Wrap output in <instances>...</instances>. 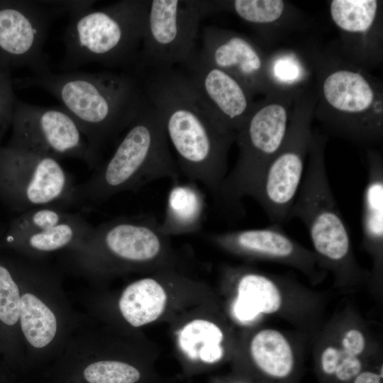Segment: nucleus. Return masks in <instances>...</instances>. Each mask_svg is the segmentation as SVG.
<instances>
[{
	"instance_id": "obj_3",
	"label": "nucleus",
	"mask_w": 383,
	"mask_h": 383,
	"mask_svg": "<svg viewBox=\"0 0 383 383\" xmlns=\"http://www.w3.org/2000/svg\"><path fill=\"white\" fill-rule=\"evenodd\" d=\"M109 159L75 187L73 204L94 205L159 179H179L160 114L145 96Z\"/></svg>"
},
{
	"instance_id": "obj_21",
	"label": "nucleus",
	"mask_w": 383,
	"mask_h": 383,
	"mask_svg": "<svg viewBox=\"0 0 383 383\" xmlns=\"http://www.w3.org/2000/svg\"><path fill=\"white\" fill-rule=\"evenodd\" d=\"M237 299L234 314L240 321L248 322L262 314H273L283 303L278 282L272 277L253 270L235 271Z\"/></svg>"
},
{
	"instance_id": "obj_17",
	"label": "nucleus",
	"mask_w": 383,
	"mask_h": 383,
	"mask_svg": "<svg viewBox=\"0 0 383 383\" xmlns=\"http://www.w3.org/2000/svg\"><path fill=\"white\" fill-rule=\"evenodd\" d=\"M209 238L231 252L288 263L309 274H312L317 260L315 254L292 239L279 224L213 233Z\"/></svg>"
},
{
	"instance_id": "obj_19",
	"label": "nucleus",
	"mask_w": 383,
	"mask_h": 383,
	"mask_svg": "<svg viewBox=\"0 0 383 383\" xmlns=\"http://www.w3.org/2000/svg\"><path fill=\"white\" fill-rule=\"evenodd\" d=\"M367 182L362 196V231L365 248L379 272L383 246V160L374 149L367 152Z\"/></svg>"
},
{
	"instance_id": "obj_8",
	"label": "nucleus",
	"mask_w": 383,
	"mask_h": 383,
	"mask_svg": "<svg viewBox=\"0 0 383 383\" xmlns=\"http://www.w3.org/2000/svg\"><path fill=\"white\" fill-rule=\"evenodd\" d=\"M316 101L315 93L298 91L286 140L249 196L261 206L272 224L282 225L289 220L312 140Z\"/></svg>"
},
{
	"instance_id": "obj_4",
	"label": "nucleus",
	"mask_w": 383,
	"mask_h": 383,
	"mask_svg": "<svg viewBox=\"0 0 383 383\" xmlns=\"http://www.w3.org/2000/svg\"><path fill=\"white\" fill-rule=\"evenodd\" d=\"M150 0H122L70 14L60 68L90 63L133 70L140 50Z\"/></svg>"
},
{
	"instance_id": "obj_5",
	"label": "nucleus",
	"mask_w": 383,
	"mask_h": 383,
	"mask_svg": "<svg viewBox=\"0 0 383 383\" xmlns=\"http://www.w3.org/2000/svg\"><path fill=\"white\" fill-rule=\"evenodd\" d=\"M323 65L313 116L339 137L357 144L379 143L383 135L379 82L353 65L332 61Z\"/></svg>"
},
{
	"instance_id": "obj_31",
	"label": "nucleus",
	"mask_w": 383,
	"mask_h": 383,
	"mask_svg": "<svg viewBox=\"0 0 383 383\" xmlns=\"http://www.w3.org/2000/svg\"><path fill=\"white\" fill-rule=\"evenodd\" d=\"M382 376L378 372L363 370L361 371L350 383H382Z\"/></svg>"
},
{
	"instance_id": "obj_2",
	"label": "nucleus",
	"mask_w": 383,
	"mask_h": 383,
	"mask_svg": "<svg viewBox=\"0 0 383 383\" xmlns=\"http://www.w3.org/2000/svg\"><path fill=\"white\" fill-rule=\"evenodd\" d=\"M16 84L40 88L61 103L86 137L97 167L104 145L126 129L145 99L138 78L131 70H50L18 79Z\"/></svg>"
},
{
	"instance_id": "obj_13",
	"label": "nucleus",
	"mask_w": 383,
	"mask_h": 383,
	"mask_svg": "<svg viewBox=\"0 0 383 383\" xmlns=\"http://www.w3.org/2000/svg\"><path fill=\"white\" fill-rule=\"evenodd\" d=\"M13 135L8 148L57 160L75 158L96 168L86 137L62 107H46L16 99Z\"/></svg>"
},
{
	"instance_id": "obj_32",
	"label": "nucleus",
	"mask_w": 383,
	"mask_h": 383,
	"mask_svg": "<svg viewBox=\"0 0 383 383\" xmlns=\"http://www.w3.org/2000/svg\"><path fill=\"white\" fill-rule=\"evenodd\" d=\"M0 135H1V134H0Z\"/></svg>"
},
{
	"instance_id": "obj_26",
	"label": "nucleus",
	"mask_w": 383,
	"mask_h": 383,
	"mask_svg": "<svg viewBox=\"0 0 383 383\" xmlns=\"http://www.w3.org/2000/svg\"><path fill=\"white\" fill-rule=\"evenodd\" d=\"M216 11H233L243 21L256 26L274 24L285 16L287 8L282 0H235L216 1Z\"/></svg>"
},
{
	"instance_id": "obj_7",
	"label": "nucleus",
	"mask_w": 383,
	"mask_h": 383,
	"mask_svg": "<svg viewBox=\"0 0 383 383\" xmlns=\"http://www.w3.org/2000/svg\"><path fill=\"white\" fill-rule=\"evenodd\" d=\"M299 91L275 90L255 103L245 123L236 133L237 160L228 172L219 196L232 209H240L268 164L282 147L290 126Z\"/></svg>"
},
{
	"instance_id": "obj_6",
	"label": "nucleus",
	"mask_w": 383,
	"mask_h": 383,
	"mask_svg": "<svg viewBox=\"0 0 383 383\" xmlns=\"http://www.w3.org/2000/svg\"><path fill=\"white\" fill-rule=\"evenodd\" d=\"M327 138L313 132L302 182L289 213L306 228L317 259L340 277L358 275L352 240L331 189L325 162Z\"/></svg>"
},
{
	"instance_id": "obj_1",
	"label": "nucleus",
	"mask_w": 383,
	"mask_h": 383,
	"mask_svg": "<svg viewBox=\"0 0 383 383\" xmlns=\"http://www.w3.org/2000/svg\"><path fill=\"white\" fill-rule=\"evenodd\" d=\"M133 72L160 116L179 172L219 196L236 135L225 130L205 107L179 67Z\"/></svg>"
},
{
	"instance_id": "obj_14",
	"label": "nucleus",
	"mask_w": 383,
	"mask_h": 383,
	"mask_svg": "<svg viewBox=\"0 0 383 383\" xmlns=\"http://www.w3.org/2000/svg\"><path fill=\"white\" fill-rule=\"evenodd\" d=\"M177 67L221 126L236 135L255 105L250 91L234 77L206 61L198 50Z\"/></svg>"
},
{
	"instance_id": "obj_15",
	"label": "nucleus",
	"mask_w": 383,
	"mask_h": 383,
	"mask_svg": "<svg viewBox=\"0 0 383 383\" xmlns=\"http://www.w3.org/2000/svg\"><path fill=\"white\" fill-rule=\"evenodd\" d=\"M91 225L82 214L57 206H42L25 211L12 224L7 240L33 253L76 248Z\"/></svg>"
},
{
	"instance_id": "obj_28",
	"label": "nucleus",
	"mask_w": 383,
	"mask_h": 383,
	"mask_svg": "<svg viewBox=\"0 0 383 383\" xmlns=\"http://www.w3.org/2000/svg\"><path fill=\"white\" fill-rule=\"evenodd\" d=\"M83 377L88 383H138L142 372L135 366L118 360H100L85 367Z\"/></svg>"
},
{
	"instance_id": "obj_9",
	"label": "nucleus",
	"mask_w": 383,
	"mask_h": 383,
	"mask_svg": "<svg viewBox=\"0 0 383 383\" xmlns=\"http://www.w3.org/2000/svg\"><path fill=\"white\" fill-rule=\"evenodd\" d=\"M213 1L150 0L143 37L133 70L179 66L197 50L201 19L214 12Z\"/></svg>"
},
{
	"instance_id": "obj_16",
	"label": "nucleus",
	"mask_w": 383,
	"mask_h": 383,
	"mask_svg": "<svg viewBox=\"0 0 383 383\" xmlns=\"http://www.w3.org/2000/svg\"><path fill=\"white\" fill-rule=\"evenodd\" d=\"M200 55L237 79L254 96L273 91L267 77V57L246 36L215 26L204 28Z\"/></svg>"
},
{
	"instance_id": "obj_30",
	"label": "nucleus",
	"mask_w": 383,
	"mask_h": 383,
	"mask_svg": "<svg viewBox=\"0 0 383 383\" xmlns=\"http://www.w3.org/2000/svg\"><path fill=\"white\" fill-rule=\"evenodd\" d=\"M337 344L345 353L362 357L367 348V338L360 329L350 328L340 334Z\"/></svg>"
},
{
	"instance_id": "obj_20",
	"label": "nucleus",
	"mask_w": 383,
	"mask_h": 383,
	"mask_svg": "<svg viewBox=\"0 0 383 383\" xmlns=\"http://www.w3.org/2000/svg\"><path fill=\"white\" fill-rule=\"evenodd\" d=\"M205 195L197 183L179 179L172 182L168 192L161 231L167 236L198 232L203 225Z\"/></svg>"
},
{
	"instance_id": "obj_25",
	"label": "nucleus",
	"mask_w": 383,
	"mask_h": 383,
	"mask_svg": "<svg viewBox=\"0 0 383 383\" xmlns=\"http://www.w3.org/2000/svg\"><path fill=\"white\" fill-rule=\"evenodd\" d=\"M22 333L33 347L48 345L57 332V319L52 310L35 294L21 296L19 320Z\"/></svg>"
},
{
	"instance_id": "obj_22",
	"label": "nucleus",
	"mask_w": 383,
	"mask_h": 383,
	"mask_svg": "<svg viewBox=\"0 0 383 383\" xmlns=\"http://www.w3.org/2000/svg\"><path fill=\"white\" fill-rule=\"evenodd\" d=\"M250 355L255 370L267 380L284 382L295 372L293 348L277 330L265 328L256 333L250 340Z\"/></svg>"
},
{
	"instance_id": "obj_24",
	"label": "nucleus",
	"mask_w": 383,
	"mask_h": 383,
	"mask_svg": "<svg viewBox=\"0 0 383 383\" xmlns=\"http://www.w3.org/2000/svg\"><path fill=\"white\" fill-rule=\"evenodd\" d=\"M223 339L221 329L204 319H195L186 324L178 338L180 348L188 358L206 364H214L222 359Z\"/></svg>"
},
{
	"instance_id": "obj_23",
	"label": "nucleus",
	"mask_w": 383,
	"mask_h": 383,
	"mask_svg": "<svg viewBox=\"0 0 383 383\" xmlns=\"http://www.w3.org/2000/svg\"><path fill=\"white\" fill-rule=\"evenodd\" d=\"M167 294L162 283L145 277L128 284L120 297L118 307L126 321L140 327L157 320L163 313Z\"/></svg>"
},
{
	"instance_id": "obj_29",
	"label": "nucleus",
	"mask_w": 383,
	"mask_h": 383,
	"mask_svg": "<svg viewBox=\"0 0 383 383\" xmlns=\"http://www.w3.org/2000/svg\"><path fill=\"white\" fill-rule=\"evenodd\" d=\"M20 289L11 271L0 263V322L12 327L19 320Z\"/></svg>"
},
{
	"instance_id": "obj_11",
	"label": "nucleus",
	"mask_w": 383,
	"mask_h": 383,
	"mask_svg": "<svg viewBox=\"0 0 383 383\" xmlns=\"http://www.w3.org/2000/svg\"><path fill=\"white\" fill-rule=\"evenodd\" d=\"M64 13L62 1L0 0V73L50 71L45 44L51 24Z\"/></svg>"
},
{
	"instance_id": "obj_12",
	"label": "nucleus",
	"mask_w": 383,
	"mask_h": 383,
	"mask_svg": "<svg viewBox=\"0 0 383 383\" xmlns=\"http://www.w3.org/2000/svg\"><path fill=\"white\" fill-rule=\"evenodd\" d=\"M76 186L59 160L0 148V190L25 211L42 206L65 208L73 204Z\"/></svg>"
},
{
	"instance_id": "obj_10",
	"label": "nucleus",
	"mask_w": 383,
	"mask_h": 383,
	"mask_svg": "<svg viewBox=\"0 0 383 383\" xmlns=\"http://www.w3.org/2000/svg\"><path fill=\"white\" fill-rule=\"evenodd\" d=\"M169 238L152 216H122L92 226L75 249L92 267H136L165 258Z\"/></svg>"
},
{
	"instance_id": "obj_18",
	"label": "nucleus",
	"mask_w": 383,
	"mask_h": 383,
	"mask_svg": "<svg viewBox=\"0 0 383 383\" xmlns=\"http://www.w3.org/2000/svg\"><path fill=\"white\" fill-rule=\"evenodd\" d=\"M381 2L377 0H333L331 18L353 57L363 62L379 54ZM378 57V56H377Z\"/></svg>"
},
{
	"instance_id": "obj_27",
	"label": "nucleus",
	"mask_w": 383,
	"mask_h": 383,
	"mask_svg": "<svg viewBox=\"0 0 383 383\" xmlns=\"http://www.w3.org/2000/svg\"><path fill=\"white\" fill-rule=\"evenodd\" d=\"M266 72L274 91L299 90L307 76L306 65L295 53L291 52L267 57Z\"/></svg>"
}]
</instances>
